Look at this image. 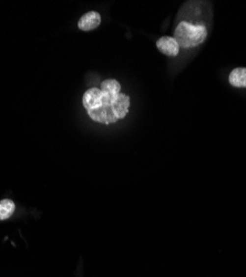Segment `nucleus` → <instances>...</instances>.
Listing matches in <instances>:
<instances>
[{
  "label": "nucleus",
  "mask_w": 246,
  "mask_h": 277,
  "mask_svg": "<svg viewBox=\"0 0 246 277\" xmlns=\"http://www.w3.org/2000/svg\"><path fill=\"white\" fill-rule=\"evenodd\" d=\"M82 105L90 119L101 124H112L126 118L130 110V97L124 93L111 94L98 88L87 90Z\"/></svg>",
  "instance_id": "obj_1"
},
{
  "label": "nucleus",
  "mask_w": 246,
  "mask_h": 277,
  "mask_svg": "<svg viewBox=\"0 0 246 277\" xmlns=\"http://www.w3.org/2000/svg\"><path fill=\"white\" fill-rule=\"evenodd\" d=\"M228 82L235 88H246V68H235L228 76Z\"/></svg>",
  "instance_id": "obj_5"
},
{
  "label": "nucleus",
  "mask_w": 246,
  "mask_h": 277,
  "mask_svg": "<svg viewBox=\"0 0 246 277\" xmlns=\"http://www.w3.org/2000/svg\"><path fill=\"white\" fill-rule=\"evenodd\" d=\"M101 91L111 94L121 93V84L114 79H107L101 83Z\"/></svg>",
  "instance_id": "obj_7"
},
{
  "label": "nucleus",
  "mask_w": 246,
  "mask_h": 277,
  "mask_svg": "<svg viewBox=\"0 0 246 277\" xmlns=\"http://www.w3.org/2000/svg\"><path fill=\"white\" fill-rule=\"evenodd\" d=\"M208 37V29L202 24L181 21L174 30V39L180 48L190 49L202 45Z\"/></svg>",
  "instance_id": "obj_2"
},
{
  "label": "nucleus",
  "mask_w": 246,
  "mask_h": 277,
  "mask_svg": "<svg viewBox=\"0 0 246 277\" xmlns=\"http://www.w3.org/2000/svg\"><path fill=\"white\" fill-rule=\"evenodd\" d=\"M157 48L167 57H176L180 53V46L173 37H161L157 41Z\"/></svg>",
  "instance_id": "obj_3"
},
{
  "label": "nucleus",
  "mask_w": 246,
  "mask_h": 277,
  "mask_svg": "<svg viewBox=\"0 0 246 277\" xmlns=\"http://www.w3.org/2000/svg\"><path fill=\"white\" fill-rule=\"evenodd\" d=\"M15 207V203L11 200L6 198V200L0 201V220L3 221L9 219L14 214Z\"/></svg>",
  "instance_id": "obj_6"
},
{
  "label": "nucleus",
  "mask_w": 246,
  "mask_h": 277,
  "mask_svg": "<svg viewBox=\"0 0 246 277\" xmlns=\"http://www.w3.org/2000/svg\"><path fill=\"white\" fill-rule=\"evenodd\" d=\"M101 24V16L97 11H89L81 17L78 27L82 31H91Z\"/></svg>",
  "instance_id": "obj_4"
}]
</instances>
